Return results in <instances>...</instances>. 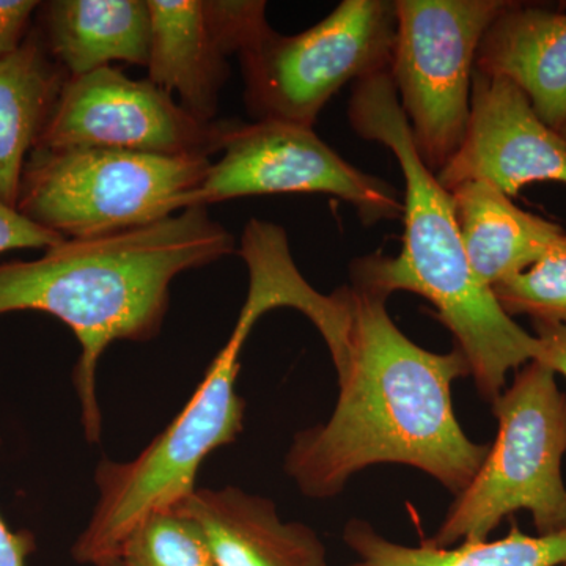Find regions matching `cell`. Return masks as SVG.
<instances>
[{
	"label": "cell",
	"instance_id": "6da1fadb",
	"mask_svg": "<svg viewBox=\"0 0 566 566\" xmlns=\"http://www.w3.org/2000/svg\"><path fill=\"white\" fill-rule=\"evenodd\" d=\"M346 292L352 324L337 405L326 422L294 436L286 475L324 501L370 465L406 464L463 493L490 450L468 438L453 409V382L471 376L464 353H431L409 340L382 290L352 281Z\"/></svg>",
	"mask_w": 566,
	"mask_h": 566
},
{
	"label": "cell",
	"instance_id": "7a4b0ae2",
	"mask_svg": "<svg viewBox=\"0 0 566 566\" xmlns=\"http://www.w3.org/2000/svg\"><path fill=\"white\" fill-rule=\"evenodd\" d=\"M233 234L205 207L95 240H65L32 262L0 264V315L33 311L61 319L81 345L74 367L88 441L102 436L96 368L117 340L161 333L170 283L234 252Z\"/></svg>",
	"mask_w": 566,
	"mask_h": 566
},
{
	"label": "cell",
	"instance_id": "3957f363",
	"mask_svg": "<svg viewBox=\"0 0 566 566\" xmlns=\"http://www.w3.org/2000/svg\"><path fill=\"white\" fill-rule=\"evenodd\" d=\"M348 117L357 136L394 153L405 178L400 255L378 252L354 260L352 281L430 301L464 353L483 400L493 403L504 392L506 375L538 357V338L505 314L493 290L472 271L452 197L417 155L389 71L354 84Z\"/></svg>",
	"mask_w": 566,
	"mask_h": 566
},
{
	"label": "cell",
	"instance_id": "277c9868",
	"mask_svg": "<svg viewBox=\"0 0 566 566\" xmlns=\"http://www.w3.org/2000/svg\"><path fill=\"white\" fill-rule=\"evenodd\" d=\"M292 286L268 268L249 273L248 300L229 342L180 415L132 461L103 460L95 472L98 501L71 556L99 566L120 556L123 545L145 517L175 509L197 490L200 465L243 430L244 403L234 390L241 353L264 314L292 304Z\"/></svg>",
	"mask_w": 566,
	"mask_h": 566
},
{
	"label": "cell",
	"instance_id": "5b68a950",
	"mask_svg": "<svg viewBox=\"0 0 566 566\" xmlns=\"http://www.w3.org/2000/svg\"><path fill=\"white\" fill-rule=\"evenodd\" d=\"M497 436L469 486L455 495L436 547L485 542L505 517L531 513L536 535L566 531V394L539 360L516 371L493 403Z\"/></svg>",
	"mask_w": 566,
	"mask_h": 566
},
{
	"label": "cell",
	"instance_id": "8992f818",
	"mask_svg": "<svg viewBox=\"0 0 566 566\" xmlns=\"http://www.w3.org/2000/svg\"><path fill=\"white\" fill-rule=\"evenodd\" d=\"M210 158L111 148H35L22 174L18 210L65 240L142 229L181 211Z\"/></svg>",
	"mask_w": 566,
	"mask_h": 566
},
{
	"label": "cell",
	"instance_id": "52a82bcc",
	"mask_svg": "<svg viewBox=\"0 0 566 566\" xmlns=\"http://www.w3.org/2000/svg\"><path fill=\"white\" fill-rule=\"evenodd\" d=\"M395 36V0H344L297 35L264 29L238 54L249 114L314 128L345 84L389 71Z\"/></svg>",
	"mask_w": 566,
	"mask_h": 566
},
{
	"label": "cell",
	"instance_id": "ba28073f",
	"mask_svg": "<svg viewBox=\"0 0 566 566\" xmlns=\"http://www.w3.org/2000/svg\"><path fill=\"white\" fill-rule=\"evenodd\" d=\"M509 0H395L392 77L417 155L434 175L455 155L471 112L480 41Z\"/></svg>",
	"mask_w": 566,
	"mask_h": 566
},
{
	"label": "cell",
	"instance_id": "9c48e42d",
	"mask_svg": "<svg viewBox=\"0 0 566 566\" xmlns=\"http://www.w3.org/2000/svg\"><path fill=\"white\" fill-rule=\"evenodd\" d=\"M221 151L199 188L181 200V211L241 197L304 192L352 203L367 226L403 218V200L392 185L346 163L308 126L232 122Z\"/></svg>",
	"mask_w": 566,
	"mask_h": 566
},
{
	"label": "cell",
	"instance_id": "30bf717a",
	"mask_svg": "<svg viewBox=\"0 0 566 566\" xmlns=\"http://www.w3.org/2000/svg\"><path fill=\"white\" fill-rule=\"evenodd\" d=\"M230 123L199 120L153 82L107 66L65 82L35 148L210 158L222 150Z\"/></svg>",
	"mask_w": 566,
	"mask_h": 566
},
{
	"label": "cell",
	"instance_id": "8fae6325",
	"mask_svg": "<svg viewBox=\"0 0 566 566\" xmlns=\"http://www.w3.org/2000/svg\"><path fill=\"white\" fill-rule=\"evenodd\" d=\"M436 178L449 192L486 181L510 199L534 182L566 185V142L516 84L474 70L464 139Z\"/></svg>",
	"mask_w": 566,
	"mask_h": 566
},
{
	"label": "cell",
	"instance_id": "7c38bea8",
	"mask_svg": "<svg viewBox=\"0 0 566 566\" xmlns=\"http://www.w3.org/2000/svg\"><path fill=\"white\" fill-rule=\"evenodd\" d=\"M175 509L199 528L216 566H329L314 528L286 523L263 495L237 486L197 488Z\"/></svg>",
	"mask_w": 566,
	"mask_h": 566
},
{
	"label": "cell",
	"instance_id": "4fadbf2b",
	"mask_svg": "<svg viewBox=\"0 0 566 566\" xmlns=\"http://www.w3.org/2000/svg\"><path fill=\"white\" fill-rule=\"evenodd\" d=\"M475 70L506 77L554 132L566 128V13L506 3L476 51Z\"/></svg>",
	"mask_w": 566,
	"mask_h": 566
},
{
	"label": "cell",
	"instance_id": "5bb4252c",
	"mask_svg": "<svg viewBox=\"0 0 566 566\" xmlns=\"http://www.w3.org/2000/svg\"><path fill=\"white\" fill-rule=\"evenodd\" d=\"M147 2L151 21L148 81L175 93L193 117L214 122L219 92L230 70L205 0Z\"/></svg>",
	"mask_w": 566,
	"mask_h": 566
},
{
	"label": "cell",
	"instance_id": "9a60e30c",
	"mask_svg": "<svg viewBox=\"0 0 566 566\" xmlns=\"http://www.w3.org/2000/svg\"><path fill=\"white\" fill-rule=\"evenodd\" d=\"M450 197L469 264L490 289L524 273L564 233L558 223L521 210L486 181L464 182Z\"/></svg>",
	"mask_w": 566,
	"mask_h": 566
},
{
	"label": "cell",
	"instance_id": "2e32d148",
	"mask_svg": "<svg viewBox=\"0 0 566 566\" xmlns=\"http://www.w3.org/2000/svg\"><path fill=\"white\" fill-rule=\"evenodd\" d=\"M46 29L51 54L70 80L112 62L147 65V0H54L46 3Z\"/></svg>",
	"mask_w": 566,
	"mask_h": 566
},
{
	"label": "cell",
	"instance_id": "e0dca14e",
	"mask_svg": "<svg viewBox=\"0 0 566 566\" xmlns=\"http://www.w3.org/2000/svg\"><path fill=\"white\" fill-rule=\"evenodd\" d=\"M69 77L35 41L0 59V200L18 208L25 156L36 147Z\"/></svg>",
	"mask_w": 566,
	"mask_h": 566
},
{
	"label": "cell",
	"instance_id": "ac0fdd59",
	"mask_svg": "<svg viewBox=\"0 0 566 566\" xmlns=\"http://www.w3.org/2000/svg\"><path fill=\"white\" fill-rule=\"evenodd\" d=\"M344 542L356 556L346 566H566V531L553 535H527L512 524L495 542L461 543L436 547L398 545L364 520H352Z\"/></svg>",
	"mask_w": 566,
	"mask_h": 566
},
{
	"label": "cell",
	"instance_id": "d6986e66",
	"mask_svg": "<svg viewBox=\"0 0 566 566\" xmlns=\"http://www.w3.org/2000/svg\"><path fill=\"white\" fill-rule=\"evenodd\" d=\"M118 560L125 566H216L199 528L177 509L145 517L126 539Z\"/></svg>",
	"mask_w": 566,
	"mask_h": 566
},
{
	"label": "cell",
	"instance_id": "ffe728a7",
	"mask_svg": "<svg viewBox=\"0 0 566 566\" xmlns=\"http://www.w3.org/2000/svg\"><path fill=\"white\" fill-rule=\"evenodd\" d=\"M506 315H527L532 322L566 324V233L547 248L524 273L494 285Z\"/></svg>",
	"mask_w": 566,
	"mask_h": 566
},
{
	"label": "cell",
	"instance_id": "44dd1931",
	"mask_svg": "<svg viewBox=\"0 0 566 566\" xmlns=\"http://www.w3.org/2000/svg\"><path fill=\"white\" fill-rule=\"evenodd\" d=\"M65 238L31 221L18 208L0 200V253L18 249H51Z\"/></svg>",
	"mask_w": 566,
	"mask_h": 566
},
{
	"label": "cell",
	"instance_id": "7402d4cb",
	"mask_svg": "<svg viewBox=\"0 0 566 566\" xmlns=\"http://www.w3.org/2000/svg\"><path fill=\"white\" fill-rule=\"evenodd\" d=\"M39 6L35 0H0V59L20 50L25 29Z\"/></svg>",
	"mask_w": 566,
	"mask_h": 566
},
{
	"label": "cell",
	"instance_id": "603a6c76",
	"mask_svg": "<svg viewBox=\"0 0 566 566\" xmlns=\"http://www.w3.org/2000/svg\"><path fill=\"white\" fill-rule=\"evenodd\" d=\"M539 353L535 360L546 364L566 379V324L534 322Z\"/></svg>",
	"mask_w": 566,
	"mask_h": 566
},
{
	"label": "cell",
	"instance_id": "cb8c5ba5",
	"mask_svg": "<svg viewBox=\"0 0 566 566\" xmlns=\"http://www.w3.org/2000/svg\"><path fill=\"white\" fill-rule=\"evenodd\" d=\"M35 551V538L29 532H13L0 516V566H28Z\"/></svg>",
	"mask_w": 566,
	"mask_h": 566
},
{
	"label": "cell",
	"instance_id": "d4e9b609",
	"mask_svg": "<svg viewBox=\"0 0 566 566\" xmlns=\"http://www.w3.org/2000/svg\"><path fill=\"white\" fill-rule=\"evenodd\" d=\"M99 566H125V565H123L122 562L118 560V558H114V560L104 562V564H102Z\"/></svg>",
	"mask_w": 566,
	"mask_h": 566
},
{
	"label": "cell",
	"instance_id": "484cf974",
	"mask_svg": "<svg viewBox=\"0 0 566 566\" xmlns=\"http://www.w3.org/2000/svg\"><path fill=\"white\" fill-rule=\"evenodd\" d=\"M560 136L564 137V140L566 142V128L560 133Z\"/></svg>",
	"mask_w": 566,
	"mask_h": 566
}]
</instances>
